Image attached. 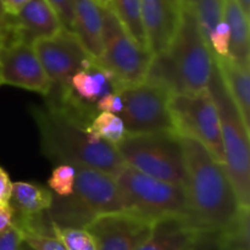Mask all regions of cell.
Listing matches in <instances>:
<instances>
[{
    "label": "cell",
    "mask_w": 250,
    "mask_h": 250,
    "mask_svg": "<svg viewBox=\"0 0 250 250\" xmlns=\"http://www.w3.org/2000/svg\"><path fill=\"white\" fill-rule=\"evenodd\" d=\"M189 220L199 231L217 233L231 224L239 203L225 165L194 138L180 136Z\"/></svg>",
    "instance_id": "1"
},
{
    "label": "cell",
    "mask_w": 250,
    "mask_h": 250,
    "mask_svg": "<svg viewBox=\"0 0 250 250\" xmlns=\"http://www.w3.org/2000/svg\"><path fill=\"white\" fill-rule=\"evenodd\" d=\"M44 155L56 165L85 166L114 177L126 166L116 146L89 131V126L44 104L32 106Z\"/></svg>",
    "instance_id": "2"
},
{
    "label": "cell",
    "mask_w": 250,
    "mask_h": 250,
    "mask_svg": "<svg viewBox=\"0 0 250 250\" xmlns=\"http://www.w3.org/2000/svg\"><path fill=\"white\" fill-rule=\"evenodd\" d=\"M208 92L214 100L219 115L225 168L239 205L250 207V131L244 125L216 65L214 66Z\"/></svg>",
    "instance_id": "3"
},
{
    "label": "cell",
    "mask_w": 250,
    "mask_h": 250,
    "mask_svg": "<svg viewBox=\"0 0 250 250\" xmlns=\"http://www.w3.org/2000/svg\"><path fill=\"white\" fill-rule=\"evenodd\" d=\"M168 60L177 83V94L199 93L208 89L214 54L203 34L194 7L182 1L180 22L167 50Z\"/></svg>",
    "instance_id": "4"
},
{
    "label": "cell",
    "mask_w": 250,
    "mask_h": 250,
    "mask_svg": "<svg viewBox=\"0 0 250 250\" xmlns=\"http://www.w3.org/2000/svg\"><path fill=\"white\" fill-rule=\"evenodd\" d=\"M115 146L129 167L171 185L185 186L183 149L176 132L127 134Z\"/></svg>",
    "instance_id": "5"
},
{
    "label": "cell",
    "mask_w": 250,
    "mask_h": 250,
    "mask_svg": "<svg viewBox=\"0 0 250 250\" xmlns=\"http://www.w3.org/2000/svg\"><path fill=\"white\" fill-rule=\"evenodd\" d=\"M115 178L124 211L153 222L166 216L189 217L187 197L181 186L164 182L127 165Z\"/></svg>",
    "instance_id": "6"
},
{
    "label": "cell",
    "mask_w": 250,
    "mask_h": 250,
    "mask_svg": "<svg viewBox=\"0 0 250 250\" xmlns=\"http://www.w3.org/2000/svg\"><path fill=\"white\" fill-rule=\"evenodd\" d=\"M173 128L178 136L200 142L215 159L225 163L219 115L209 92L181 93L170 99Z\"/></svg>",
    "instance_id": "7"
},
{
    "label": "cell",
    "mask_w": 250,
    "mask_h": 250,
    "mask_svg": "<svg viewBox=\"0 0 250 250\" xmlns=\"http://www.w3.org/2000/svg\"><path fill=\"white\" fill-rule=\"evenodd\" d=\"M102 15L103 53L97 61L125 85L144 82L153 55L136 43L110 7H102Z\"/></svg>",
    "instance_id": "8"
},
{
    "label": "cell",
    "mask_w": 250,
    "mask_h": 250,
    "mask_svg": "<svg viewBox=\"0 0 250 250\" xmlns=\"http://www.w3.org/2000/svg\"><path fill=\"white\" fill-rule=\"evenodd\" d=\"M124 103L120 117L127 134L175 132L168 90L148 82L127 84L120 90Z\"/></svg>",
    "instance_id": "9"
},
{
    "label": "cell",
    "mask_w": 250,
    "mask_h": 250,
    "mask_svg": "<svg viewBox=\"0 0 250 250\" xmlns=\"http://www.w3.org/2000/svg\"><path fill=\"white\" fill-rule=\"evenodd\" d=\"M32 46L50 81V92L68 87L73 75L93 61L77 36L66 28L50 38L36 41Z\"/></svg>",
    "instance_id": "10"
},
{
    "label": "cell",
    "mask_w": 250,
    "mask_h": 250,
    "mask_svg": "<svg viewBox=\"0 0 250 250\" xmlns=\"http://www.w3.org/2000/svg\"><path fill=\"white\" fill-rule=\"evenodd\" d=\"M153 225L146 217L119 211L94 217L84 229L97 250H138L150 236Z\"/></svg>",
    "instance_id": "11"
},
{
    "label": "cell",
    "mask_w": 250,
    "mask_h": 250,
    "mask_svg": "<svg viewBox=\"0 0 250 250\" xmlns=\"http://www.w3.org/2000/svg\"><path fill=\"white\" fill-rule=\"evenodd\" d=\"M6 84L46 95L50 81L31 44L11 42L0 53V85Z\"/></svg>",
    "instance_id": "12"
},
{
    "label": "cell",
    "mask_w": 250,
    "mask_h": 250,
    "mask_svg": "<svg viewBox=\"0 0 250 250\" xmlns=\"http://www.w3.org/2000/svg\"><path fill=\"white\" fill-rule=\"evenodd\" d=\"M216 233L202 232L188 216L156 220L151 233L138 250H216Z\"/></svg>",
    "instance_id": "13"
},
{
    "label": "cell",
    "mask_w": 250,
    "mask_h": 250,
    "mask_svg": "<svg viewBox=\"0 0 250 250\" xmlns=\"http://www.w3.org/2000/svg\"><path fill=\"white\" fill-rule=\"evenodd\" d=\"M72 195L93 217L124 211L116 178L97 168L76 167Z\"/></svg>",
    "instance_id": "14"
},
{
    "label": "cell",
    "mask_w": 250,
    "mask_h": 250,
    "mask_svg": "<svg viewBox=\"0 0 250 250\" xmlns=\"http://www.w3.org/2000/svg\"><path fill=\"white\" fill-rule=\"evenodd\" d=\"M182 0H142V21L149 53H167L180 22Z\"/></svg>",
    "instance_id": "15"
},
{
    "label": "cell",
    "mask_w": 250,
    "mask_h": 250,
    "mask_svg": "<svg viewBox=\"0 0 250 250\" xmlns=\"http://www.w3.org/2000/svg\"><path fill=\"white\" fill-rule=\"evenodd\" d=\"M65 27L46 0H31L12 16L11 42L33 44L56 36ZM9 44V43H7Z\"/></svg>",
    "instance_id": "16"
},
{
    "label": "cell",
    "mask_w": 250,
    "mask_h": 250,
    "mask_svg": "<svg viewBox=\"0 0 250 250\" xmlns=\"http://www.w3.org/2000/svg\"><path fill=\"white\" fill-rule=\"evenodd\" d=\"M124 85L111 71L93 59L87 67L78 71L71 78L70 92L81 103L95 107L100 98L110 93H119Z\"/></svg>",
    "instance_id": "17"
},
{
    "label": "cell",
    "mask_w": 250,
    "mask_h": 250,
    "mask_svg": "<svg viewBox=\"0 0 250 250\" xmlns=\"http://www.w3.org/2000/svg\"><path fill=\"white\" fill-rule=\"evenodd\" d=\"M73 33L90 58L99 60L103 53L102 7L95 0H72Z\"/></svg>",
    "instance_id": "18"
},
{
    "label": "cell",
    "mask_w": 250,
    "mask_h": 250,
    "mask_svg": "<svg viewBox=\"0 0 250 250\" xmlns=\"http://www.w3.org/2000/svg\"><path fill=\"white\" fill-rule=\"evenodd\" d=\"M214 62L220 76L236 104L244 125L250 131V73L249 68L234 62L229 58L214 55Z\"/></svg>",
    "instance_id": "19"
},
{
    "label": "cell",
    "mask_w": 250,
    "mask_h": 250,
    "mask_svg": "<svg viewBox=\"0 0 250 250\" xmlns=\"http://www.w3.org/2000/svg\"><path fill=\"white\" fill-rule=\"evenodd\" d=\"M224 21L229 26V56L234 62L250 68L249 19L236 0H224Z\"/></svg>",
    "instance_id": "20"
},
{
    "label": "cell",
    "mask_w": 250,
    "mask_h": 250,
    "mask_svg": "<svg viewBox=\"0 0 250 250\" xmlns=\"http://www.w3.org/2000/svg\"><path fill=\"white\" fill-rule=\"evenodd\" d=\"M54 194L38 183L12 182L9 205L16 216H34L50 209Z\"/></svg>",
    "instance_id": "21"
},
{
    "label": "cell",
    "mask_w": 250,
    "mask_h": 250,
    "mask_svg": "<svg viewBox=\"0 0 250 250\" xmlns=\"http://www.w3.org/2000/svg\"><path fill=\"white\" fill-rule=\"evenodd\" d=\"M216 250H250V208L239 207L229 226L216 233Z\"/></svg>",
    "instance_id": "22"
},
{
    "label": "cell",
    "mask_w": 250,
    "mask_h": 250,
    "mask_svg": "<svg viewBox=\"0 0 250 250\" xmlns=\"http://www.w3.org/2000/svg\"><path fill=\"white\" fill-rule=\"evenodd\" d=\"M119 21L141 48L148 50L142 21V0H111V7ZM149 51V50H148Z\"/></svg>",
    "instance_id": "23"
},
{
    "label": "cell",
    "mask_w": 250,
    "mask_h": 250,
    "mask_svg": "<svg viewBox=\"0 0 250 250\" xmlns=\"http://www.w3.org/2000/svg\"><path fill=\"white\" fill-rule=\"evenodd\" d=\"M89 131L112 146H117L127 136L126 127L121 117L110 112H98L90 124Z\"/></svg>",
    "instance_id": "24"
},
{
    "label": "cell",
    "mask_w": 250,
    "mask_h": 250,
    "mask_svg": "<svg viewBox=\"0 0 250 250\" xmlns=\"http://www.w3.org/2000/svg\"><path fill=\"white\" fill-rule=\"evenodd\" d=\"M192 5L197 14L203 34L207 42L215 27L224 20V0H182Z\"/></svg>",
    "instance_id": "25"
},
{
    "label": "cell",
    "mask_w": 250,
    "mask_h": 250,
    "mask_svg": "<svg viewBox=\"0 0 250 250\" xmlns=\"http://www.w3.org/2000/svg\"><path fill=\"white\" fill-rule=\"evenodd\" d=\"M76 167L72 165H58L51 171L48 186L51 193L59 198H67L72 195L75 189Z\"/></svg>",
    "instance_id": "26"
},
{
    "label": "cell",
    "mask_w": 250,
    "mask_h": 250,
    "mask_svg": "<svg viewBox=\"0 0 250 250\" xmlns=\"http://www.w3.org/2000/svg\"><path fill=\"white\" fill-rule=\"evenodd\" d=\"M54 232L67 250H97L94 241L84 229H59L54 226Z\"/></svg>",
    "instance_id": "27"
},
{
    "label": "cell",
    "mask_w": 250,
    "mask_h": 250,
    "mask_svg": "<svg viewBox=\"0 0 250 250\" xmlns=\"http://www.w3.org/2000/svg\"><path fill=\"white\" fill-rule=\"evenodd\" d=\"M22 241L34 250H67L58 236L21 232Z\"/></svg>",
    "instance_id": "28"
},
{
    "label": "cell",
    "mask_w": 250,
    "mask_h": 250,
    "mask_svg": "<svg viewBox=\"0 0 250 250\" xmlns=\"http://www.w3.org/2000/svg\"><path fill=\"white\" fill-rule=\"evenodd\" d=\"M208 44H209L210 49H211L214 55L221 56V58L229 56V26H227V23L224 20L211 32Z\"/></svg>",
    "instance_id": "29"
},
{
    "label": "cell",
    "mask_w": 250,
    "mask_h": 250,
    "mask_svg": "<svg viewBox=\"0 0 250 250\" xmlns=\"http://www.w3.org/2000/svg\"><path fill=\"white\" fill-rule=\"evenodd\" d=\"M46 1L49 2V5L56 12L62 26L66 29H68V31L73 32V21H75V17H73L72 0H46Z\"/></svg>",
    "instance_id": "30"
},
{
    "label": "cell",
    "mask_w": 250,
    "mask_h": 250,
    "mask_svg": "<svg viewBox=\"0 0 250 250\" xmlns=\"http://www.w3.org/2000/svg\"><path fill=\"white\" fill-rule=\"evenodd\" d=\"M98 112H110L114 115H121L124 109V103L120 93H110L105 97L100 98L95 104Z\"/></svg>",
    "instance_id": "31"
},
{
    "label": "cell",
    "mask_w": 250,
    "mask_h": 250,
    "mask_svg": "<svg viewBox=\"0 0 250 250\" xmlns=\"http://www.w3.org/2000/svg\"><path fill=\"white\" fill-rule=\"evenodd\" d=\"M12 16L7 12L4 0H0V45L4 46L11 41Z\"/></svg>",
    "instance_id": "32"
},
{
    "label": "cell",
    "mask_w": 250,
    "mask_h": 250,
    "mask_svg": "<svg viewBox=\"0 0 250 250\" xmlns=\"http://www.w3.org/2000/svg\"><path fill=\"white\" fill-rule=\"evenodd\" d=\"M22 242V234L16 226L0 233V250H20Z\"/></svg>",
    "instance_id": "33"
},
{
    "label": "cell",
    "mask_w": 250,
    "mask_h": 250,
    "mask_svg": "<svg viewBox=\"0 0 250 250\" xmlns=\"http://www.w3.org/2000/svg\"><path fill=\"white\" fill-rule=\"evenodd\" d=\"M15 226V211L9 204L0 205V233Z\"/></svg>",
    "instance_id": "34"
},
{
    "label": "cell",
    "mask_w": 250,
    "mask_h": 250,
    "mask_svg": "<svg viewBox=\"0 0 250 250\" xmlns=\"http://www.w3.org/2000/svg\"><path fill=\"white\" fill-rule=\"evenodd\" d=\"M12 182L9 175L2 168H0V205L9 204L10 197H11Z\"/></svg>",
    "instance_id": "35"
},
{
    "label": "cell",
    "mask_w": 250,
    "mask_h": 250,
    "mask_svg": "<svg viewBox=\"0 0 250 250\" xmlns=\"http://www.w3.org/2000/svg\"><path fill=\"white\" fill-rule=\"evenodd\" d=\"M31 0H4V4L6 6L7 12H9L11 16H15L27 2H29Z\"/></svg>",
    "instance_id": "36"
},
{
    "label": "cell",
    "mask_w": 250,
    "mask_h": 250,
    "mask_svg": "<svg viewBox=\"0 0 250 250\" xmlns=\"http://www.w3.org/2000/svg\"><path fill=\"white\" fill-rule=\"evenodd\" d=\"M247 17H250V0H236Z\"/></svg>",
    "instance_id": "37"
},
{
    "label": "cell",
    "mask_w": 250,
    "mask_h": 250,
    "mask_svg": "<svg viewBox=\"0 0 250 250\" xmlns=\"http://www.w3.org/2000/svg\"><path fill=\"white\" fill-rule=\"evenodd\" d=\"M100 7H111V0H95Z\"/></svg>",
    "instance_id": "38"
},
{
    "label": "cell",
    "mask_w": 250,
    "mask_h": 250,
    "mask_svg": "<svg viewBox=\"0 0 250 250\" xmlns=\"http://www.w3.org/2000/svg\"><path fill=\"white\" fill-rule=\"evenodd\" d=\"M20 250H34V249L31 248V247H29L27 243H24V242H22L21 248H20Z\"/></svg>",
    "instance_id": "39"
},
{
    "label": "cell",
    "mask_w": 250,
    "mask_h": 250,
    "mask_svg": "<svg viewBox=\"0 0 250 250\" xmlns=\"http://www.w3.org/2000/svg\"><path fill=\"white\" fill-rule=\"evenodd\" d=\"M1 49H2V46H1V45H0V53H1Z\"/></svg>",
    "instance_id": "40"
}]
</instances>
